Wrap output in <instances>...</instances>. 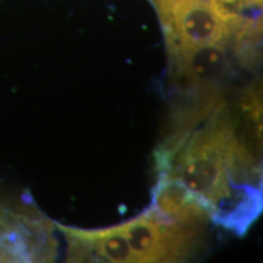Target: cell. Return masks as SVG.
Listing matches in <instances>:
<instances>
[{
    "label": "cell",
    "mask_w": 263,
    "mask_h": 263,
    "mask_svg": "<svg viewBox=\"0 0 263 263\" xmlns=\"http://www.w3.org/2000/svg\"><path fill=\"white\" fill-rule=\"evenodd\" d=\"M157 174L200 196L213 223L245 235L262 212V154L248 145L223 100L205 120L170 130L155 151Z\"/></svg>",
    "instance_id": "6da1fadb"
},
{
    "label": "cell",
    "mask_w": 263,
    "mask_h": 263,
    "mask_svg": "<svg viewBox=\"0 0 263 263\" xmlns=\"http://www.w3.org/2000/svg\"><path fill=\"white\" fill-rule=\"evenodd\" d=\"M159 16L167 54L213 44L232 47L240 28L254 15H240L215 0H149Z\"/></svg>",
    "instance_id": "7a4b0ae2"
},
{
    "label": "cell",
    "mask_w": 263,
    "mask_h": 263,
    "mask_svg": "<svg viewBox=\"0 0 263 263\" xmlns=\"http://www.w3.org/2000/svg\"><path fill=\"white\" fill-rule=\"evenodd\" d=\"M118 226L128 240L134 263L185 262L206 248L207 226L170 221L151 207Z\"/></svg>",
    "instance_id": "3957f363"
},
{
    "label": "cell",
    "mask_w": 263,
    "mask_h": 263,
    "mask_svg": "<svg viewBox=\"0 0 263 263\" xmlns=\"http://www.w3.org/2000/svg\"><path fill=\"white\" fill-rule=\"evenodd\" d=\"M57 223L32 200L0 199V262H51L58 254Z\"/></svg>",
    "instance_id": "277c9868"
},
{
    "label": "cell",
    "mask_w": 263,
    "mask_h": 263,
    "mask_svg": "<svg viewBox=\"0 0 263 263\" xmlns=\"http://www.w3.org/2000/svg\"><path fill=\"white\" fill-rule=\"evenodd\" d=\"M55 223L65 236L67 262L134 263L133 252L118 224L104 229H81Z\"/></svg>",
    "instance_id": "5b68a950"
},
{
    "label": "cell",
    "mask_w": 263,
    "mask_h": 263,
    "mask_svg": "<svg viewBox=\"0 0 263 263\" xmlns=\"http://www.w3.org/2000/svg\"><path fill=\"white\" fill-rule=\"evenodd\" d=\"M153 189L151 209L160 216L173 222L194 226L213 223L212 211L200 196L188 186L168 174H157Z\"/></svg>",
    "instance_id": "8992f818"
},
{
    "label": "cell",
    "mask_w": 263,
    "mask_h": 263,
    "mask_svg": "<svg viewBox=\"0 0 263 263\" xmlns=\"http://www.w3.org/2000/svg\"><path fill=\"white\" fill-rule=\"evenodd\" d=\"M215 2L228 11L240 15H250V12L258 14L262 9V0H215Z\"/></svg>",
    "instance_id": "52a82bcc"
}]
</instances>
